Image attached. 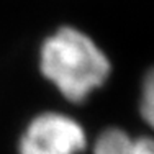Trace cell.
Instances as JSON below:
<instances>
[{"label": "cell", "instance_id": "6da1fadb", "mask_svg": "<svg viewBox=\"0 0 154 154\" xmlns=\"http://www.w3.org/2000/svg\"><path fill=\"white\" fill-rule=\"evenodd\" d=\"M38 71L64 100L80 105L107 85L113 64L87 31L61 25L39 43Z\"/></svg>", "mask_w": 154, "mask_h": 154}, {"label": "cell", "instance_id": "7a4b0ae2", "mask_svg": "<svg viewBox=\"0 0 154 154\" xmlns=\"http://www.w3.org/2000/svg\"><path fill=\"white\" fill-rule=\"evenodd\" d=\"M89 136L72 115L45 110L33 115L17 141V154H84Z\"/></svg>", "mask_w": 154, "mask_h": 154}, {"label": "cell", "instance_id": "277c9868", "mask_svg": "<svg viewBox=\"0 0 154 154\" xmlns=\"http://www.w3.org/2000/svg\"><path fill=\"white\" fill-rule=\"evenodd\" d=\"M138 110H139L141 120L148 125V126H151L152 125V115H154V77H152L151 71L144 75V79H143V82H141Z\"/></svg>", "mask_w": 154, "mask_h": 154}, {"label": "cell", "instance_id": "3957f363", "mask_svg": "<svg viewBox=\"0 0 154 154\" xmlns=\"http://www.w3.org/2000/svg\"><path fill=\"white\" fill-rule=\"evenodd\" d=\"M92 154H154V143L148 134H133L120 126L103 128L90 146Z\"/></svg>", "mask_w": 154, "mask_h": 154}]
</instances>
